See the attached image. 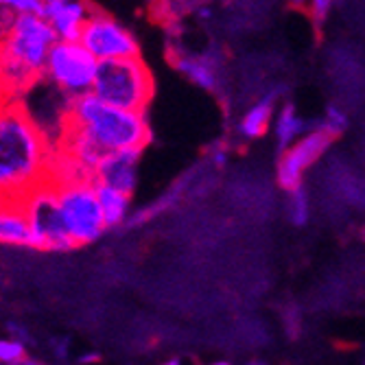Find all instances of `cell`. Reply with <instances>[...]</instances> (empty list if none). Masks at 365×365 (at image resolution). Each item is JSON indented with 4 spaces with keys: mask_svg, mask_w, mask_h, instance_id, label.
I'll use <instances>...</instances> for the list:
<instances>
[{
    "mask_svg": "<svg viewBox=\"0 0 365 365\" xmlns=\"http://www.w3.org/2000/svg\"><path fill=\"white\" fill-rule=\"evenodd\" d=\"M153 75L140 57L98 61L94 83L90 88V94L96 96L101 103L143 114L153 98Z\"/></svg>",
    "mask_w": 365,
    "mask_h": 365,
    "instance_id": "cell-3",
    "label": "cell"
},
{
    "mask_svg": "<svg viewBox=\"0 0 365 365\" xmlns=\"http://www.w3.org/2000/svg\"><path fill=\"white\" fill-rule=\"evenodd\" d=\"M175 68L184 73L192 83L199 88L215 92L219 88V75L215 63L206 57H197V55H180L175 57Z\"/></svg>",
    "mask_w": 365,
    "mask_h": 365,
    "instance_id": "cell-13",
    "label": "cell"
},
{
    "mask_svg": "<svg viewBox=\"0 0 365 365\" xmlns=\"http://www.w3.org/2000/svg\"><path fill=\"white\" fill-rule=\"evenodd\" d=\"M247 365H264V363H260V361H254V363H247Z\"/></svg>",
    "mask_w": 365,
    "mask_h": 365,
    "instance_id": "cell-28",
    "label": "cell"
},
{
    "mask_svg": "<svg viewBox=\"0 0 365 365\" xmlns=\"http://www.w3.org/2000/svg\"><path fill=\"white\" fill-rule=\"evenodd\" d=\"M51 143L33 123L22 101L0 112V195H22L38 184L48 167Z\"/></svg>",
    "mask_w": 365,
    "mask_h": 365,
    "instance_id": "cell-1",
    "label": "cell"
},
{
    "mask_svg": "<svg viewBox=\"0 0 365 365\" xmlns=\"http://www.w3.org/2000/svg\"><path fill=\"white\" fill-rule=\"evenodd\" d=\"M333 7V3L330 0H317V3H313V16H315V20H324L326 18V11Z\"/></svg>",
    "mask_w": 365,
    "mask_h": 365,
    "instance_id": "cell-21",
    "label": "cell"
},
{
    "mask_svg": "<svg viewBox=\"0 0 365 365\" xmlns=\"http://www.w3.org/2000/svg\"><path fill=\"white\" fill-rule=\"evenodd\" d=\"M26 356V346L14 339H0V365H14L16 361Z\"/></svg>",
    "mask_w": 365,
    "mask_h": 365,
    "instance_id": "cell-19",
    "label": "cell"
},
{
    "mask_svg": "<svg viewBox=\"0 0 365 365\" xmlns=\"http://www.w3.org/2000/svg\"><path fill=\"white\" fill-rule=\"evenodd\" d=\"M51 344H53L55 356H59V359H66V356H68V352H66V348H68L66 344H68V341H66V339H53Z\"/></svg>",
    "mask_w": 365,
    "mask_h": 365,
    "instance_id": "cell-22",
    "label": "cell"
},
{
    "mask_svg": "<svg viewBox=\"0 0 365 365\" xmlns=\"http://www.w3.org/2000/svg\"><path fill=\"white\" fill-rule=\"evenodd\" d=\"M22 206L31 227L36 250L42 252H71L73 241L66 235V227L59 215L57 186L44 175L22 195Z\"/></svg>",
    "mask_w": 365,
    "mask_h": 365,
    "instance_id": "cell-4",
    "label": "cell"
},
{
    "mask_svg": "<svg viewBox=\"0 0 365 365\" xmlns=\"http://www.w3.org/2000/svg\"><path fill=\"white\" fill-rule=\"evenodd\" d=\"M309 212H311V206H309V195L307 190L300 186L289 192V219L293 225H307L309 221Z\"/></svg>",
    "mask_w": 365,
    "mask_h": 365,
    "instance_id": "cell-16",
    "label": "cell"
},
{
    "mask_svg": "<svg viewBox=\"0 0 365 365\" xmlns=\"http://www.w3.org/2000/svg\"><path fill=\"white\" fill-rule=\"evenodd\" d=\"M14 365H44V363H40V361H36V359H29V356H24V359L16 361Z\"/></svg>",
    "mask_w": 365,
    "mask_h": 365,
    "instance_id": "cell-24",
    "label": "cell"
},
{
    "mask_svg": "<svg viewBox=\"0 0 365 365\" xmlns=\"http://www.w3.org/2000/svg\"><path fill=\"white\" fill-rule=\"evenodd\" d=\"M333 140L335 138H330L328 134H324V131L313 129L304 138L295 140L289 149H284L280 160H278V184H280V188H284L287 192L300 188L304 171L322 158V153L333 145Z\"/></svg>",
    "mask_w": 365,
    "mask_h": 365,
    "instance_id": "cell-8",
    "label": "cell"
},
{
    "mask_svg": "<svg viewBox=\"0 0 365 365\" xmlns=\"http://www.w3.org/2000/svg\"><path fill=\"white\" fill-rule=\"evenodd\" d=\"M307 129H309V123L300 118V114L295 112V108L291 103L282 106V110L278 112V118H276V140H278L280 151L289 149L295 143V138L302 136Z\"/></svg>",
    "mask_w": 365,
    "mask_h": 365,
    "instance_id": "cell-15",
    "label": "cell"
},
{
    "mask_svg": "<svg viewBox=\"0 0 365 365\" xmlns=\"http://www.w3.org/2000/svg\"><path fill=\"white\" fill-rule=\"evenodd\" d=\"M22 195H0V245L36 250L22 206Z\"/></svg>",
    "mask_w": 365,
    "mask_h": 365,
    "instance_id": "cell-11",
    "label": "cell"
},
{
    "mask_svg": "<svg viewBox=\"0 0 365 365\" xmlns=\"http://www.w3.org/2000/svg\"><path fill=\"white\" fill-rule=\"evenodd\" d=\"M90 9V5L73 3V0H42L40 18L48 22L57 42H79Z\"/></svg>",
    "mask_w": 365,
    "mask_h": 365,
    "instance_id": "cell-10",
    "label": "cell"
},
{
    "mask_svg": "<svg viewBox=\"0 0 365 365\" xmlns=\"http://www.w3.org/2000/svg\"><path fill=\"white\" fill-rule=\"evenodd\" d=\"M162 365H182V361L180 359H169L167 363H162Z\"/></svg>",
    "mask_w": 365,
    "mask_h": 365,
    "instance_id": "cell-26",
    "label": "cell"
},
{
    "mask_svg": "<svg viewBox=\"0 0 365 365\" xmlns=\"http://www.w3.org/2000/svg\"><path fill=\"white\" fill-rule=\"evenodd\" d=\"M7 103H9V98H7V96H5L3 92H0V112H3V108H5Z\"/></svg>",
    "mask_w": 365,
    "mask_h": 365,
    "instance_id": "cell-25",
    "label": "cell"
},
{
    "mask_svg": "<svg viewBox=\"0 0 365 365\" xmlns=\"http://www.w3.org/2000/svg\"><path fill=\"white\" fill-rule=\"evenodd\" d=\"M274 103H276V94H267L254 108H250L239 123V134L247 140H256L267 134L274 118Z\"/></svg>",
    "mask_w": 365,
    "mask_h": 365,
    "instance_id": "cell-12",
    "label": "cell"
},
{
    "mask_svg": "<svg viewBox=\"0 0 365 365\" xmlns=\"http://www.w3.org/2000/svg\"><path fill=\"white\" fill-rule=\"evenodd\" d=\"M0 7H5L14 16H38L42 11V0H3Z\"/></svg>",
    "mask_w": 365,
    "mask_h": 365,
    "instance_id": "cell-18",
    "label": "cell"
},
{
    "mask_svg": "<svg viewBox=\"0 0 365 365\" xmlns=\"http://www.w3.org/2000/svg\"><path fill=\"white\" fill-rule=\"evenodd\" d=\"M98 61L79 44V42H55L48 51L44 63V79H51L53 86L68 98L88 94Z\"/></svg>",
    "mask_w": 365,
    "mask_h": 365,
    "instance_id": "cell-6",
    "label": "cell"
},
{
    "mask_svg": "<svg viewBox=\"0 0 365 365\" xmlns=\"http://www.w3.org/2000/svg\"><path fill=\"white\" fill-rule=\"evenodd\" d=\"M63 118L79 125L106 153L145 151L151 143V129L143 112L106 106L90 92L71 98Z\"/></svg>",
    "mask_w": 365,
    "mask_h": 365,
    "instance_id": "cell-2",
    "label": "cell"
},
{
    "mask_svg": "<svg viewBox=\"0 0 365 365\" xmlns=\"http://www.w3.org/2000/svg\"><path fill=\"white\" fill-rule=\"evenodd\" d=\"M96 361H101V356H98L96 352H86V354H81V356L77 359V363H81V365H88V363H96Z\"/></svg>",
    "mask_w": 365,
    "mask_h": 365,
    "instance_id": "cell-23",
    "label": "cell"
},
{
    "mask_svg": "<svg viewBox=\"0 0 365 365\" xmlns=\"http://www.w3.org/2000/svg\"><path fill=\"white\" fill-rule=\"evenodd\" d=\"M7 333H9V339H14V341H20L22 346H26L29 341H31V337H29V333H26V328L24 326H18V324H7Z\"/></svg>",
    "mask_w": 365,
    "mask_h": 365,
    "instance_id": "cell-20",
    "label": "cell"
},
{
    "mask_svg": "<svg viewBox=\"0 0 365 365\" xmlns=\"http://www.w3.org/2000/svg\"><path fill=\"white\" fill-rule=\"evenodd\" d=\"M79 44L96 61H114L140 57V44L127 26H123L110 14L92 7L83 22Z\"/></svg>",
    "mask_w": 365,
    "mask_h": 365,
    "instance_id": "cell-7",
    "label": "cell"
},
{
    "mask_svg": "<svg viewBox=\"0 0 365 365\" xmlns=\"http://www.w3.org/2000/svg\"><path fill=\"white\" fill-rule=\"evenodd\" d=\"M96 199H98V206H101L106 230L118 227L120 223H125L127 212H129V197L127 195L116 192V190L106 188V186H96Z\"/></svg>",
    "mask_w": 365,
    "mask_h": 365,
    "instance_id": "cell-14",
    "label": "cell"
},
{
    "mask_svg": "<svg viewBox=\"0 0 365 365\" xmlns=\"http://www.w3.org/2000/svg\"><path fill=\"white\" fill-rule=\"evenodd\" d=\"M143 151H118L108 153L92 173L96 186H106L123 195H131L136 188V167Z\"/></svg>",
    "mask_w": 365,
    "mask_h": 365,
    "instance_id": "cell-9",
    "label": "cell"
},
{
    "mask_svg": "<svg viewBox=\"0 0 365 365\" xmlns=\"http://www.w3.org/2000/svg\"><path fill=\"white\" fill-rule=\"evenodd\" d=\"M57 202L66 235H68L75 247L94 243L106 232L94 182L57 186Z\"/></svg>",
    "mask_w": 365,
    "mask_h": 365,
    "instance_id": "cell-5",
    "label": "cell"
},
{
    "mask_svg": "<svg viewBox=\"0 0 365 365\" xmlns=\"http://www.w3.org/2000/svg\"><path fill=\"white\" fill-rule=\"evenodd\" d=\"M346 127H348V116H346L339 108L330 106V108L326 110V116L322 118V123H319L315 129L324 131V134H328L330 138H337Z\"/></svg>",
    "mask_w": 365,
    "mask_h": 365,
    "instance_id": "cell-17",
    "label": "cell"
},
{
    "mask_svg": "<svg viewBox=\"0 0 365 365\" xmlns=\"http://www.w3.org/2000/svg\"><path fill=\"white\" fill-rule=\"evenodd\" d=\"M210 365H232V363H227V361H217V363H210Z\"/></svg>",
    "mask_w": 365,
    "mask_h": 365,
    "instance_id": "cell-27",
    "label": "cell"
}]
</instances>
